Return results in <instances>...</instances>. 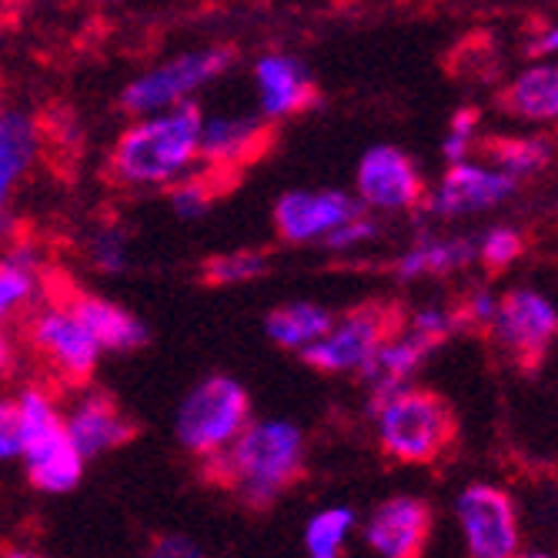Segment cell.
<instances>
[{"instance_id":"obj_1","label":"cell","mask_w":558,"mask_h":558,"mask_svg":"<svg viewBox=\"0 0 558 558\" xmlns=\"http://www.w3.org/2000/svg\"><path fill=\"white\" fill-rule=\"evenodd\" d=\"M304 462V441L291 422L247 425L241 438L205 459V475L238 488L247 505H271L298 475Z\"/></svg>"},{"instance_id":"obj_2","label":"cell","mask_w":558,"mask_h":558,"mask_svg":"<svg viewBox=\"0 0 558 558\" xmlns=\"http://www.w3.org/2000/svg\"><path fill=\"white\" fill-rule=\"evenodd\" d=\"M205 137V121L201 108L184 100L171 114H161L155 121H144L121 134L111 168L128 184H161L181 174L191 158L201 150Z\"/></svg>"},{"instance_id":"obj_3","label":"cell","mask_w":558,"mask_h":558,"mask_svg":"<svg viewBox=\"0 0 558 558\" xmlns=\"http://www.w3.org/2000/svg\"><path fill=\"white\" fill-rule=\"evenodd\" d=\"M454 432H459V422H454L451 404L428 388H401L378 412L381 448L404 465L438 462L454 441Z\"/></svg>"},{"instance_id":"obj_4","label":"cell","mask_w":558,"mask_h":558,"mask_svg":"<svg viewBox=\"0 0 558 558\" xmlns=\"http://www.w3.org/2000/svg\"><path fill=\"white\" fill-rule=\"evenodd\" d=\"M401 328H404L401 304L368 301L351 308L325 341L304 348L301 359L315 365L318 372H351V368L362 372L385 344L398 341Z\"/></svg>"},{"instance_id":"obj_5","label":"cell","mask_w":558,"mask_h":558,"mask_svg":"<svg viewBox=\"0 0 558 558\" xmlns=\"http://www.w3.org/2000/svg\"><path fill=\"white\" fill-rule=\"evenodd\" d=\"M247 428V391L234 378L201 381L178 412V438L194 454H218Z\"/></svg>"},{"instance_id":"obj_6","label":"cell","mask_w":558,"mask_h":558,"mask_svg":"<svg viewBox=\"0 0 558 558\" xmlns=\"http://www.w3.org/2000/svg\"><path fill=\"white\" fill-rule=\"evenodd\" d=\"M231 64H234L231 47H208V50H194V54H181V58L161 64L158 71H150L147 77L128 84V90L121 94V108L131 114L171 108L184 94L225 74Z\"/></svg>"},{"instance_id":"obj_7","label":"cell","mask_w":558,"mask_h":558,"mask_svg":"<svg viewBox=\"0 0 558 558\" xmlns=\"http://www.w3.org/2000/svg\"><path fill=\"white\" fill-rule=\"evenodd\" d=\"M555 335H558V312L542 294L519 288L498 301L495 338L525 372H535L542 365Z\"/></svg>"},{"instance_id":"obj_8","label":"cell","mask_w":558,"mask_h":558,"mask_svg":"<svg viewBox=\"0 0 558 558\" xmlns=\"http://www.w3.org/2000/svg\"><path fill=\"white\" fill-rule=\"evenodd\" d=\"M459 522L469 542V558H519L515 505L501 488H465L459 495Z\"/></svg>"},{"instance_id":"obj_9","label":"cell","mask_w":558,"mask_h":558,"mask_svg":"<svg viewBox=\"0 0 558 558\" xmlns=\"http://www.w3.org/2000/svg\"><path fill=\"white\" fill-rule=\"evenodd\" d=\"M31 341L50 362V368H58L71 385H84L97 365L100 344L68 308H50L37 315L31 325Z\"/></svg>"},{"instance_id":"obj_10","label":"cell","mask_w":558,"mask_h":558,"mask_svg":"<svg viewBox=\"0 0 558 558\" xmlns=\"http://www.w3.org/2000/svg\"><path fill=\"white\" fill-rule=\"evenodd\" d=\"M359 218H365L359 201H351L348 194L338 191H318V194L294 191L284 194L275 208V225L284 241H312L322 234L328 238V231L335 234L338 228Z\"/></svg>"},{"instance_id":"obj_11","label":"cell","mask_w":558,"mask_h":558,"mask_svg":"<svg viewBox=\"0 0 558 558\" xmlns=\"http://www.w3.org/2000/svg\"><path fill=\"white\" fill-rule=\"evenodd\" d=\"M432 535V509L422 498H388L368 522V545L381 558H422Z\"/></svg>"},{"instance_id":"obj_12","label":"cell","mask_w":558,"mask_h":558,"mask_svg":"<svg viewBox=\"0 0 558 558\" xmlns=\"http://www.w3.org/2000/svg\"><path fill=\"white\" fill-rule=\"evenodd\" d=\"M359 191L372 208H412L422 197V181L404 150L372 147L359 165Z\"/></svg>"},{"instance_id":"obj_13","label":"cell","mask_w":558,"mask_h":558,"mask_svg":"<svg viewBox=\"0 0 558 558\" xmlns=\"http://www.w3.org/2000/svg\"><path fill=\"white\" fill-rule=\"evenodd\" d=\"M275 141V128L262 118H215L205 124L201 137V158L208 168L238 171L251 161L265 158V150Z\"/></svg>"},{"instance_id":"obj_14","label":"cell","mask_w":558,"mask_h":558,"mask_svg":"<svg viewBox=\"0 0 558 558\" xmlns=\"http://www.w3.org/2000/svg\"><path fill=\"white\" fill-rule=\"evenodd\" d=\"M68 435L74 441V448L84 454V459H94V454L118 448L124 441H131L137 435V428L131 425V418L118 409V401L105 391L87 395L77 409L68 418Z\"/></svg>"},{"instance_id":"obj_15","label":"cell","mask_w":558,"mask_h":558,"mask_svg":"<svg viewBox=\"0 0 558 558\" xmlns=\"http://www.w3.org/2000/svg\"><path fill=\"white\" fill-rule=\"evenodd\" d=\"M515 191V181L501 171H485L475 165H454L445 181L441 191L435 194V211L438 215H462V211H485L498 201H505Z\"/></svg>"},{"instance_id":"obj_16","label":"cell","mask_w":558,"mask_h":558,"mask_svg":"<svg viewBox=\"0 0 558 558\" xmlns=\"http://www.w3.org/2000/svg\"><path fill=\"white\" fill-rule=\"evenodd\" d=\"M255 74H258V90H262V108L268 118H288L298 111H308L318 100V87L312 74L294 58L268 54L258 61Z\"/></svg>"},{"instance_id":"obj_17","label":"cell","mask_w":558,"mask_h":558,"mask_svg":"<svg viewBox=\"0 0 558 558\" xmlns=\"http://www.w3.org/2000/svg\"><path fill=\"white\" fill-rule=\"evenodd\" d=\"M438 344H441V341L412 331V335H404V338L385 344V348L375 354V359L362 368V378L372 385V395H375V398H372V412H381V404L401 391V381L409 378V375L418 368V362L425 359V354H428L432 348H438Z\"/></svg>"},{"instance_id":"obj_18","label":"cell","mask_w":558,"mask_h":558,"mask_svg":"<svg viewBox=\"0 0 558 558\" xmlns=\"http://www.w3.org/2000/svg\"><path fill=\"white\" fill-rule=\"evenodd\" d=\"M68 312L94 335V341L100 348H111V351H134L141 344H147V328L118 304L105 301V298H94V294H71L68 301Z\"/></svg>"},{"instance_id":"obj_19","label":"cell","mask_w":558,"mask_h":558,"mask_svg":"<svg viewBox=\"0 0 558 558\" xmlns=\"http://www.w3.org/2000/svg\"><path fill=\"white\" fill-rule=\"evenodd\" d=\"M24 459H27V475L34 488L40 492H71L81 482L84 454L74 448L68 435V422L58 432H50L40 441L27 445Z\"/></svg>"},{"instance_id":"obj_20","label":"cell","mask_w":558,"mask_h":558,"mask_svg":"<svg viewBox=\"0 0 558 558\" xmlns=\"http://www.w3.org/2000/svg\"><path fill=\"white\" fill-rule=\"evenodd\" d=\"M498 105L532 121L558 118V68H532L501 90Z\"/></svg>"},{"instance_id":"obj_21","label":"cell","mask_w":558,"mask_h":558,"mask_svg":"<svg viewBox=\"0 0 558 558\" xmlns=\"http://www.w3.org/2000/svg\"><path fill=\"white\" fill-rule=\"evenodd\" d=\"M265 328L271 341H278L281 348H301V351L325 341L335 331L331 315L308 301H294V304H284V308H275Z\"/></svg>"},{"instance_id":"obj_22","label":"cell","mask_w":558,"mask_h":558,"mask_svg":"<svg viewBox=\"0 0 558 558\" xmlns=\"http://www.w3.org/2000/svg\"><path fill=\"white\" fill-rule=\"evenodd\" d=\"M475 258V244L462 238H448V241H422L415 244L409 255L398 262L401 278H418V275H448L454 268H462Z\"/></svg>"},{"instance_id":"obj_23","label":"cell","mask_w":558,"mask_h":558,"mask_svg":"<svg viewBox=\"0 0 558 558\" xmlns=\"http://www.w3.org/2000/svg\"><path fill=\"white\" fill-rule=\"evenodd\" d=\"M34 150H37L34 121L27 114H4V124H0V187H4V194L31 168Z\"/></svg>"},{"instance_id":"obj_24","label":"cell","mask_w":558,"mask_h":558,"mask_svg":"<svg viewBox=\"0 0 558 558\" xmlns=\"http://www.w3.org/2000/svg\"><path fill=\"white\" fill-rule=\"evenodd\" d=\"M231 187H238V171H225V168H208L201 174H191L184 181H178L171 187V205L181 218H197L205 215L221 194H228Z\"/></svg>"},{"instance_id":"obj_25","label":"cell","mask_w":558,"mask_h":558,"mask_svg":"<svg viewBox=\"0 0 558 558\" xmlns=\"http://www.w3.org/2000/svg\"><path fill=\"white\" fill-rule=\"evenodd\" d=\"M488 158L501 168V174L525 178V174H538L548 161H551V147L538 137H492L485 141Z\"/></svg>"},{"instance_id":"obj_26","label":"cell","mask_w":558,"mask_h":558,"mask_svg":"<svg viewBox=\"0 0 558 558\" xmlns=\"http://www.w3.org/2000/svg\"><path fill=\"white\" fill-rule=\"evenodd\" d=\"M268 271V255L255 247H244V251H231V255H215L205 262L201 268V281L205 284H234V281H251Z\"/></svg>"},{"instance_id":"obj_27","label":"cell","mask_w":558,"mask_h":558,"mask_svg":"<svg viewBox=\"0 0 558 558\" xmlns=\"http://www.w3.org/2000/svg\"><path fill=\"white\" fill-rule=\"evenodd\" d=\"M351 525H354V512L351 509H328V512L315 515L308 522V532H304L308 555L312 558H338Z\"/></svg>"},{"instance_id":"obj_28","label":"cell","mask_w":558,"mask_h":558,"mask_svg":"<svg viewBox=\"0 0 558 558\" xmlns=\"http://www.w3.org/2000/svg\"><path fill=\"white\" fill-rule=\"evenodd\" d=\"M31 255H8L4 268H0V308H4V315H14L17 304L31 298Z\"/></svg>"},{"instance_id":"obj_29","label":"cell","mask_w":558,"mask_h":558,"mask_svg":"<svg viewBox=\"0 0 558 558\" xmlns=\"http://www.w3.org/2000/svg\"><path fill=\"white\" fill-rule=\"evenodd\" d=\"M522 251H525V241H522L519 231H512V228H495L482 241L478 255L488 265V271H501V268H509L522 255Z\"/></svg>"},{"instance_id":"obj_30","label":"cell","mask_w":558,"mask_h":558,"mask_svg":"<svg viewBox=\"0 0 558 558\" xmlns=\"http://www.w3.org/2000/svg\"><path fill=\"white\" fill-rule=\"evenodd\" d=\"M0 454H4V459L24 454V418H21L17 401H8L4 409H0Z\"/></svg>"},{"instance_id":"obj_31","label":"cell","mask_w":558,"mask_h":558,"mask_svg":"<svg viewBox=\"0 0 558 558\" xmlns=\"http://www.w3.org/2000/svg\"><path fill=\"white\" fill-rule=\"evenodd\" d=\"M94 265L105 271H121L124 265V247L118 234H97L94 238Z\"/></svg>"},{"instance_id":"obj_32","label":"cell","mask_w":558,"mask_h":558,"mask_svg":"<svg viewBox=\"0 0 558 558\" xmlns=\"http://www.w3.org/2000/svg\"><path fill=\"white\" fill-rule=\"evenodd\" d=\"M147 558H205V555H201V548L184 535H161L150 545Z\"/></svg>"},{"instance_id":"obj_33","label":"cell","mask_w":558,"mask_h":558,"mask_svg":"<svg viewBox=\"0 0 558 558\" xmlns=\"http://www.w3.org/2000/svg\"><path fill=\"white\" fill-rule=\"evenodd\" d=\"M368 238H375V225H372L368 218H359V221H351V225L338 228L335 234H328L325 244H328V247H351V244L368 241Z\"/></svg>"},{"instance_id":"obj_34","label":"cell","mask_w":558,"mask_h":558,"mask_svg":"<svg viewBox=\"0 0 558 558\" xmlns=\"http://www.w3.org/2000/svg\"><path fill=\"white\" fill-rule=\"evenodd\" d=\"M475 124H478V111H475V108H462L459 114L451 118V134L472 141V128H475Z\"/></svg>"},{"instance_id":"obj_35","label":"cell","mask_w":558,"mask_h":558,"mask_svg":"<svg viewBox=\"0 0 558 558\" xmlns=\"http://www.w3.org/2000/svg\"><path fill=\"white\" fill-rule=\"evenodd\" d=\"M525 50H529V54H548V50H558V27H551L542 37H535Z\"/></svg>"},{"instance_id":"obj_36","label":"cell","mask_w":558,"mask_h":558,"mask_svg":"<svg viewBox=\"0 0 558 558\" xmlns=\"http://www.w3.org/2000/svg\"><path fill=\"white\" fill-rule=\"evenodd\" d=\"M465 150H469V137H454V134H451V137L445 141V155H448L451 161H459V158L465 155Z\"/></svg>"},{"instance_id":"obj_37","label":"cell","mask_w":558,"mask_h":558,"mask_svg":"<svg viewBox=\"0 0 558 558\" xmlns=\"http://www.w3.org/2000/svg\"><path fill=\"white\" fill-rule=\"evenodd\" d=\"M4 558H40V555H34V551H14V548H11Z\"/></svg>"},{"instance_id":"obj_38","label":"cell","mask_w":558,"mask_h":558,"mask_svg":"<svg viewBox=\"0 0 558 558\" xmlns=\"http://www.w3.org/2000/svg\"><path fill=\"white\" fill-rule=\"evenodd\" d=\"M519 558H548V555H519Z\"/></svg>"}]
</instances>
